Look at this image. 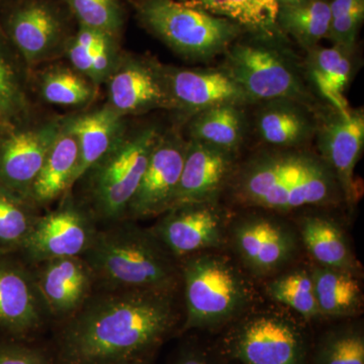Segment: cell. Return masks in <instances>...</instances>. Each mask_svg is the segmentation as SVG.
Instances as JSON below:
<instances>
[{
  "mask_svg": "<svg viewBox=\"0 0 364 364\" xmlns=\"http://www.w3.org/2000/svg\"><path fill=\"white\" fill-rule=\"evenodd\" d=\"M225 71L251 102L310 100L298 67L287 53L264 43H236L225 53Z\"/></svg>",
  "mask_w": 364,
  "mask_h": 364,
  "instance_id": "7",
  "label": "cell"
},
{
  "mask_svg": "<svg viewBox=\"0 0 364 364\" xmlns=\"http://www.w3.org/2000/svg\"><path fill=\"white\" fill-rule=\"evenodd\" d=\"M331 23L329 2L301 0L296 4H279L277 25L309 51L327 38Z\"/></svg>",
  "mask_w": 364,
  "mask_h": 364,
  "instance_id": "28",
  "label": "cell"
},
{
  "mask_svg": "<svg viewBox=\"0 0 364 364\" xmlns=\"http://www.w3.org/2000/svg\"><path fill=\"white\" fill-rule=\"evenodd\" d=\"M340 191L322 158L294 150L263 153L244 165L235 182L242 205L279 212L329 205Z\"/></svg>",
  "mask_w": 364,
  "mask_h": 364,
  "instance_id": "3",
  "label": "cell"
},
{
  "mask_svg": "<svg viewBox=\"0 0 364 364\" xmlns=\"http://www.w3.org/2000/svg\"><path fill=\"white\" fill-rule=\"evenodd\" d=\"M163 215L151 230L176 259L219 247L224 241V220L215 202L182 205Z\"/></svg>",
  "mask_w": 364,
  "mask_h": 364,
  "instance_id": "11",
  "label": "cell"
},
{
  "mask_svg": "<svg viewBox=\"0 0 364 364\" xmlns=\"http://www.w3.org/2000/svg\"><path fill=\"white\" fill-rule=\"evenodd\" d=\"M82 257L102 291L173 293L181 277L176 258L152 230L124 220L97 229Z\"/></svg>",
  "mask_w": 364,
  "mask_h": 364,
  "instance_id": "2",
  "label": "cell"
},
{
  "mask_svg": "<svg viewBox=\"0 0 364 364\" xmlns=\"http://www.w3.org/2000/svg\"><path fill=\"white\" fill-rule=\"evenodd\" d=\"M173 293L102 291L67 318L59 339L61 364L143 359L176 325Z\"/></svg>",
  "mask_w": 364,
  "mask_h": 364,
  "instance_id": "1",
  "label": "cell"
},
{
  "mask_svg": "<svg viewBox=\"0 0 364 364\" xmlns=\"http://www.w3.org/2000/svg\"><path fill=\"white\" fill-rule=\"evenodd\" d=\"M318 130L320 157L328 165L338 182L347 203L355 202L354 170L360 159L364 145L363 109L335 112Z\"/></svg>",
  "mask_w": 364,
  "mask_h": 364,
  "instance_id": "16",
  "label": "cell"
},
{
  "mask_svg": "<svg viewBox=\"0 0 364 364\" xmlns=\"http://www.w3.org/2000/svg\"><path fill=\"white\" fill-rule=\"evenodd\" d=\"M233 156L232 153L214 146L188 140L181 179L170 210L191 203L215 202L231 172Z\"/></svg>",
  "mask_w": 364,
  "mask_h": 364,
  "instance_id": "18",
  "label": "cell"
},
{
  "mask_svg": "<svg viewBox=\"0 0 364 364\" xmlns=\"http://www.w3.org/2000/svg\"><path fill=\"white\" fill-rule=\"evenodd\" d=\"M11 40L30 65L51 57L61 39V23L50 7L30 2L16 9L9 21Z\"/></svg>",
  "mask_w": 364,
  "mask_h": 364,
  "instance_id": "20",
  "label": "cell"
},
{
  "mask_svg": "<svg viewBox=\"0 0 364 364\" xmlns=\"http://www.w3.org/2000/svg\"><path fill=\"white\" fill-rule=\"evenodd\" d=\"M43 308L32 274L0 262V329L16 335L33 333L43 324Z\"/></svg>",
  "mask_w": 364,
  "mask_h": 364,
  "instance_id": "19",
  "label": "cell"
},
{
  "mask_svg": "<svg viewBox=\"0 0 364 364\" xmlns=\"http://www.w3.org/2000/svg\"><path fill=\"white\" fill-rule=\"evenodd\" d=\"M0 364H50L45 352L21 344L0 345Z\"/></svg>",
  "mask_w": 364,
  "mask_h": 364,
  "instance_id": "37",
  "label": "cell"
},
{
  "mask_svg": "<svg viewBox=\"0 0 364 364\" xmlns=\"http://www.w3.org/2000/svg\"><path fill=\"white\" fill-rule=\"evenodd\" d=\"M233 242L249 270L270 274L293 259L298 248L294 232L277 220L252 215L235 224Z\"/></svg>",
  "mask_w": 364,
  "mask_h": 364,
  "instance_id": "15",
  "label": "cell"
},
{
  "mask_svg": "<svg viewBox=\"0 0 364 364\" xmlns=\"http://www.w3.org/2000/svg\"><path fill=\"white\" fill-rule=\"evenodd\" d=\"M26 107L28 102L18 73L0 49V124H13L25 114Z\"/></svg>",
  "mask_w": 364,
  "mask_h": 364,
  "instance_id": "35",
  "label": "cell"
},
{
  "mask_svg": "<svg viewBox=\"0 0 364 364\" xmlns=\"http://www.w3.org/2000/svg\"><path fill=\"white\" fill-rule=\"evenodd\" d=\"M174 109L196 112L219 105L252 104L224 69L162 66Z\"/></svg>",
  "mask_w": 364,
  "mask_h": 364,
  "instance_id": "13",
  "label": "cell"
},
{
  "mask_svg": "<svg viewBox=\"0 0 364 364\" xmlns=\"http://www.w3.org/2000/svg\"><path fill=\"white\" fill-rule=\"evenodd\" d=\"M59 124L49 123L7 132L0 138V186L30 200L33 181L58 135Z\"/></svg>",
  "mask_w": 364,
  "mask_h": 364,
  "instance_id": "14",
  "label": "cell"
},
{
  "mask_svg": "<svg viewBox=\"0 0 364 364\" xmlns=\"http://www.w3.org/2000/svg\"><path fill=\"white\" fill-rule=\"evenodd\" d=\"M38 265L33 279L45 308L55 317H71L87 301L95 286L87 263L82 256H76Z\"/></svg>",
  "mask_w": 364,
  "mask_h": 364,
  "instance_id": "17",
  "label": "cell"
},
{
  "mask_svg": "<svg viewBox=\"0 0 364 364\" xmlns=\"http://www.w3.org/2000/svg\"><path fill=\"white\" fill-rule=\"evenodd\" d=\"M228 348L243 364H304V340L298 328L273 314L243 321L228 340Z\"/></svg>",
  "mask_w": 364,
  "mask_h": 364,
  "instance_id": "8",
  "label": "cell"
},
{
  "mask_svg": "<svg viewBox=\"0 0 364 364\" xmlns=\"http://www.w3.org/2000/svg\"><path fill=\"white\" fill-rule=\"evenodd\" d=\"M306 70L314 85L335 112L348 111L345 97L353 71L352 50L338 46L332 48H313L309 50Z\"/></svg>",
  "mask_w": 364,
  "mask_h": 364,
  "instance_id": "24",
  "label": "cell"
},
{
  "mask_svg": "<svg viewBox=\"0 0 364 364\" xmlns=\"http://www.w3.org/2000/svg\"><path fill=\"white\" fill-rule=\"evenodd\" d=\"M246 119L239 105L210 107L193 114L188 124L189 140L235 153L243 143Z\"/></svg>",
  "mask_w": 364,
  "mask_h": 364,
  "instance_id": "26",
  "label": "cell"
},
{
  "mask_svg": "<svg viewBox=\"0 0 364 364\" xmlns=\"http://www.w3.org/2000/svg\"><path fill=\"white\" fill-rule=\"evenodd\" d=\"M41 93L46 102L63 107H77L95 97L93 83L77 71L55 68L48 71L41 81Z\"/></svg>",
  "mask_w": 364,
  "mask_h": 364,
  "instance_id": "32",
  "label": "cell"
},
{
  "mask_svg": "<svg viewBox=\"0 0 364 364\" xmlns=\"http://www.w3.org/2000/svg\"><path fill=\"white\" fill-rule=\"evenodd\" d=\"M267 294L273 301L293 309L308 320L321 316L312 273L306 270H296L273 279L267 286Z\"/></svg>",
  "mask_w": 364,
  "mask_h": 364,
  "instance_id": "31",
  "label": "cell"
},
{
  "mask_svg": "<svg viewBox=\"0 0 364 364\" xmlns=\"http://www.w3.org/2000/svg\"><path fill=\"white\" fill-rule=\"evenodd\" d=\"M107 81V105L119 116L173 109L162 66L149 60L119 57Z\"/></svg>",
  "mask_w": 364,
  "mask_h": 364,
  "instance_id": "12",
  "label": "cell"
},
{
  "mask_svg": "<svg viewBox=\"0 0 364 364\" xmlns=\"http://www.w3.org/2000/svg\"><path fill=\"white\" fill-rule=\"evenodd\" d=\"M97 231L95 220L87 210L65 205L38 219L21 250L36 264L82 256Z\"/></svg>",
  "mask_w": 364,
  "mask_h": 364,
  "instance_id": "10",
  "label": "cell"
},
{
  "mask_svg": "<svg viewBox=\"0 0 364 364\" xmlns=\"http://www.w3.org/2000/svg\"><path fill=\"white\" fill-rule=\"evenodd\" d=\"M32 203L0 186V252L23 249L39 219Z\"/></svg>",
  "mask_w": 364,
  "mask_h": 364,
  "instance_id": "30",
  "label": "cell"
},
{
  "mask_svg": "<svg viewBox=\"0 0 364 364\" xmlns=\"http://www.w3.org/2000/svg\"><path fill=\"white\" fill-rule=\"evenodd\" d=\"M315 364H364L360 326H345L327 333L316 351Z\"/></svg>",
  "mask_w": 364,
  "mask_h": 364,
  "instance_id": "33",
  "label": "cell"
},
{
  "mask_svg": "<svg viewBox=\"0 0 364 364\" xmlns=\"http://www.w3.org/2000/svg\"><path fill=\"white\" fill-rule=\"evenodd\" d=\"M331 18L353 9L364 7V0H332L329 2Z\"/></svg>",
  "mask_w": 364,
  "mask_h": 364,
  "instance_id": "39",
  "label": "cell"
},
{
  "mask_svg": "<svg viewBox=\"0 0 364 364\" xmlns=\"http://www.w3.org/2000/svg\"><path fill=\"white\" fill-rule=\"evenodd\" d=\"M311 273L321 316L345 317L359 311L363 291L353 273L324 267Z\"/></svg>",
  "mask_w": 364,
  "mask_h": 364,
  "instance_id": "27",
  "label": "cell"
},
{
  "mask_svg": "<svg viewBox=\"0 0 364 364\" xmlns=\"http://www.w3.org/2000/svg\"><path fill=\"white\" fill-rule=\"evenodd\" d=\"M143 26L182 58L210 61L225 54L240 36L233 21L176 0H138Z\"/></svg>",
  "mask_w": 364,
  "mask_h": 364,
  "instance_id": "4",
  "label": "cell"
},
{
  "mask_svg": "<svg viewBox=\"0 0 364 364\" xmlns=\"http://www.w3.org/2000/svg\"><path fill=\"white\" fill-rule=\"evenodd\" d=\"M159 136L155 127L124 136L85 174L90 205L86 210L95 221L112 224L126 219L129 205Z\"/></svg>",
  "mask_w": 364,
  "mask_h": 364,
  "instance_id": "5",
  "label": "cell"
},
{
  "mask_svg": "<svg viewBox=\"0 0 364 364\" xmlns=\"http://www.w3.org/2000/svg\"><path fill=\"white\" fill-rule=\"evenodd\" d=\"M256 116L261 140L275 147L291 149L306 143L315 134V122L305 105L291 100L264 102Z\"/></svg>",
  "mask_w": 364,
  "mask_h": 364,
  "instance_id": "22",
  "label": "cell"
},
{
  "mask_svg": "<svg viewBox=\"0 0 364 364\" xmlns=\"http://www.w3.org/2000/svg\"><path fill=\"white\" fill-rule=\"evenodd\" d=\"M81 26L116 36L124 25L123 9L117 0H66Z\"/></svg>",
  "mask_w": 364,
  "mask_h": 364,
  "instance_id": "34",
  "label": "cell"
},
{
  "mask_svg": "<svg viewBox=\"0 0 364 364\" xmlns=\"http://www.w3.org/2000/svg\"><path fill=\"white\" fill-rule=\"evenodd\" d=\"M299 233L306 250L320 267L353 273L355 259L336 223L320 215L305 217L299 223Z\"/></svg>",
  "mask_w": 364,
  "mask_h": 364,
  "instance_id": "25",
  "label": "cell"
},
{
  "mask_svg": "<svg viewBox=\"0 0 364 364\" xmlns=\"http://www.w3.org/2000/svg\"><path fill=\"white\" fill-rule=\"evenodd\" d=\"M208 13L222 16L248 30L272 36L277 28V0H196Z\"/></svg>",
  "mask_w": 364,
  "mask_h": 364,
  "instance_id": "29",
  "label": "cell"
},
{
  "mask_svg": "<svg viewBox=\"0 0 364 364\" xmlns=\"http://www.w3.org/2000/svg\"><path fill=\"white\" fill-rule=\"evenodd\" d=\"M186 147L188 141L176 134L160 135L124 220H142L168 212L181 179Z\"/></svg>",
  "mask_w": 364,
  "mask_h": 364,
  "instance_id": "9",
  "label": "cell"
},
{
  "mask_svg": "<svg viewBox=\"0 0 364 364\" xmlns=\"http://www.w3.org/2000/svg\"><path fill=\"white\" fill-rule=\"evenodd\" d=\"M105 364H144L143 359H134V360L117 361V363H111Z\"/></svg>",
  "mask_w": 364,
  "mask_h": 364,
  "instance_id": "40",
  "label": "cell"
},
{
  "mask_svg": "<svg viewBox=\"0 0 364 364\" xmlns=\"http://www.w3.org/2000/svg\"><path fill=\"white\" fill-rule=\"evenodd\" d=\"M78 159L77 139L64 124L48 151L42 168L33 181L31 189V202L35 205H47L64 195L71 188Z\"/></svg>",
  "mask_w": 364,
  "mask_h": 364,
  "instance_id": "23",
  "label": "cell"
},
{
  "mask_svg": "<svg viewBox=\"0 0 364 364\" xmlns=\"http://www.w3.org/2000/svg\"><path fill=\"white\" fill-rule=\"evenodd\" d=\"M173 364H215L203 352L188 349L179 354Z\"/></svg>",
  "mask_w": 364,
  "mask_h": 364,
  "instance_id": "38",
  "label": "cell"
},
{
  "mask_svg": "<svg viewBox=\"0 0 364 364\" xmlns=\"http://www.w3.org/2000/svg\"><path fill=\"white\" fill-rule=\"evenodd\" d=\"M186 294L184 330L224 324L248 303V289L227 258L215 254L188 256L181 268Z\"/></svg>",
  "mask_w": 364,
  "mask_h": 364,
  "instance_id": "6",
  "label": "cell"
},
{
  "mask_svg": "<svg viewBox=\"0 0 364 364\" xmlns=\"http://www.w3.org/2000/svg\"><path fill=\"white\" fill-rule=\"evenodd\" d=\"M363 18L364 7L332 18L327 38L332 41L334 46L353 50Z\"/></svg>",
  "mask_w": 364,
  "mask_h": 364,
  "instance_id": "36",
  "label": "cell"
},
{
  "mask_svg": "<svg viewBox=\"0 0 364 364\" xmlns=\"http://www.w3.org/2000/svg\"><path fill=\"white\" fill-rule=\"evenodd\" d=\"M123 117L109 105L65 124L77 139L79 159L72 186L80 181L123 138Z\"/></svg>",
  "mask_w": 364,
  "mask_h": 364,
  "instance_id": "21",
  "label": "cell"
}]
</instances>
